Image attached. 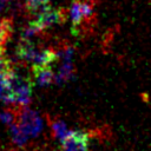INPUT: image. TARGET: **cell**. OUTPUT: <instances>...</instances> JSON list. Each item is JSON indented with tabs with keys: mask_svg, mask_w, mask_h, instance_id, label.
Instances as JSON below:
<instances>
[{
	"mask_svg": "<svg viewBox=\"0 0 151 151\" xmlns=\"http://www.w3.org/2000/svg\"><path fill=\"white\" fill-rule=\"evenodd\" d=\"M9 90L14 97V104L18 106H27L31 103L33 81L27 77L18 74L13 68L7 73Z\"/></svg>",
	"mask_w": 151,
	"mask_h": 151,
	"instance_id": "cell-1",
	"label": "cell"
},
{
	"mask_svg": "<svg viewBox=\"0 0 151 151\" xmlns=\"http://www.w3.org/2000/svg\"><path fill=\"white\" fill-rule=\"evenodd\" d=\"M17 123L28 138L38 137L42 130V120L40 116L27 106H19Z\"/></svg>",
	"mask_w": 151,
	"mask_h": 151,
	"instance_id": "cell-2",
	"label": "cell"
},
{
	"mask_svg": "<svg viewBox=\"0 0 151 151\" xmlns=\"http://www.w3.org/2000/svg\"><path fill=\"white\" fill-rule=\"evenodd\" d=\"M94 15V4L87 0H73L68 7V18L73 28H78Z\"/></svg>",
	"mask_w": 151,
	"mask_h": 151,
	"instance_id": "cell-3",
	"label": "cell"
},
{
	"mask_svg": "<svg viewBox=\"0 0 151 151\" xmlns=\"http://www.w3.org/2000/svg\"><path fill=\"white\" fill-rule=\"evenodd\" d=\"M34 17H35L34 21L38 24V26L42 31H45L52 26L63 24L66 18L65 12L61 8H54V7H50V6L41 9Z\"/></svg>",
	"mask_w": 151,
	"mask_h": 151,
	"instance_id": "cell-4",
	"label": "cell"
},
{
	"mask_svg": "<svg viewBox=\"0 0 151 151\" xmlns=\"http://www.w3.org/2000/svg\"><path fill=\"white\" fill-rule=\"evenodd\" d=\"M60 143L64 151H88V136L85 131H70Z\"/></svg>",
	"mask_w": 151,
	"mask_h": 151,
	"instance_id": "cell-5",
	"label": "cell"
},
{
	"mask_svg": "<svg viewBox=\"0 0 151 151\" xmlns=\"http://www.w3.org/2000/svg\"><path fill=\"white\" fill-rule=\"evenodd\" d=\"M40 51H41V48H39L31 40L21 39L17 46L15 54L20 61H22L25 64H31V66H33L40 54Z\"/></svg>",
	"mask_w": 151,
	"mask_h": 151,
	"instance_id": "cell-6",
	"label": "cell"
},
{
	"mask_svg": "<svg viewBox=\"0 0 151 151\" xmlns=\"http://www.w3.org/2000/svg\"><path fill=\"white\" fill-rule=\"evenodd\" d=\"M32 74L39 86H48L54 81L55 74L53 73L51 65L45 66H32Z\"/></svg>",
	"mask_w": 151,
	"mask_h": 151,
	"instance_id": "cell-7",
	"label": "cell"
},
{
	"mask_svg": "<svg viewBox=\"0 0 151 151\" xmlns=\"http://www.w3.org/2000/svg\"><path fill=\"white\" fill-rule=\"evenodd\" d=\"M48 122H50V126H51V131L52 134L55 139H59L60 142L65 138V136L70 132L67 129V125L65 122H63L61 119L57 118V117H48Z\"/></svg>",
	"mask_w": 151,
	"mask_h": 151,
	"instance_id": "cell-8",
	"label": "cell"
},
{
	"mask_svg": "<svg viewBox=\"0 0 151 151\" xmlns=\"http://www.w3.org/2000/svg\"><path fill=\"white\" fill-rule=\"evenodd\" d=\"M12 32H13L12 20L6 17L0 18V48L5 50V46L12 35Z\"/></svg>",
	"mask_w": 151,
	"mask_h": 151,
	"instance_id": "cell-9",
	"label": "cell"
},
{
	"mask_svg": "<svg viewBox=\"0 0 151 151\" xmlns=\"http://www.w3.org/2000/svg\"><path fill=\"white\" fill-rule=\"evenodd\" d=\"M11 137H12V142L18 147H24L27 144V140H28V137L21 130V127L18 125L17 122L11 125Z\"/></svg>",
	"mask_w": 151,
	"mask_h": 151,
	"instance_id": "cell-10",
	"label": "cell"
},
{
	"mask_svg": "<svg viewBox=\"0 0 151 151\" xmlns=\"http://www.w3.org/2000/svg\"><path fill=\"white\" fill-rule=\"evenodd\" d=\"M44 31L38 26V24L32 20L29 21L21 31V39H25V40H31L33 37H37L39 34H41Z\"/></svg>",
	"mask_w": 151,
	"mask_h": 151,
	"instance_id": "cell-11",
	"label": "cell"
},
{
	"mask_svg": "<svg viewBox=\"0 0 151 151\" xmlns=\"http://www.w3.org/2000/svg\"><path fill=\"white\" fill-rule=\"evenodd\" d=\"M18 112H19V106L13 107V109H5L0 111V122L11 126L13 123L17 122Z\"/></svg>",
	"mask_w": 151,
	"mask_h": 151,
	"instance_id": "cell-12",
	"label": "cell"
},
{
	"mask_svg": "<svg viewBox=\"0 0 151 151\" xmlns=\"http://www.w3.org/2000/svg\"><path fill=\"white\" fill-rule=\"evenodd\" d=\"M48 2H50V0H25V6H26V9L29 13L35 15L41 9L47 7Z\"/></svg>",
	"mask_w": 151,
	"mask_h": 151,
	"instance_id": "cell-13",
	"label": "cell"
},
{
	"mask_svg": "<svg viewBox=\"0 0 151 151\" xmlns=\"http://www.w3.org/2000/svg\"><path fill=\"white\" fill-rule=\"evenodd\" d=\"M13 67L11 66V61L6 58L5 55V50L4 48H0V74L12 70Z\"/></svg>",
	"mask_w": 151,
	"mask_h": 151,
	"instance_id": "cell-14",
	"label": "cell"
},
{
	"mask_svg": "<svg viewBox=\"0 0 151 151\" xmlns=\"http://www.w3.org/2000/svg\"><path fill=\"white\" fill-rule=\"evenodd\" d=\"M1 151H15L14 149H6V150H1Z\"/></svg>",
	"mask_w": 151,
	"mask_h": 151,
	"instance_id": "cell-15",
	"label": "cell"
},
{
	"mask_svg": "<svg viewBox=\"0 0 151 151\" xmlns=\"http://www.w3.org/2000/svg\"><path fill=\"white\" fill-rule=\"evenodd\" d=\"M6 1H11V0H6Z\"/></svg>",
	"mask_w": 151,
	"mask_h": 151,
	"instance_id": "cell-16",
	"label": "cell"
}]
</instances>
